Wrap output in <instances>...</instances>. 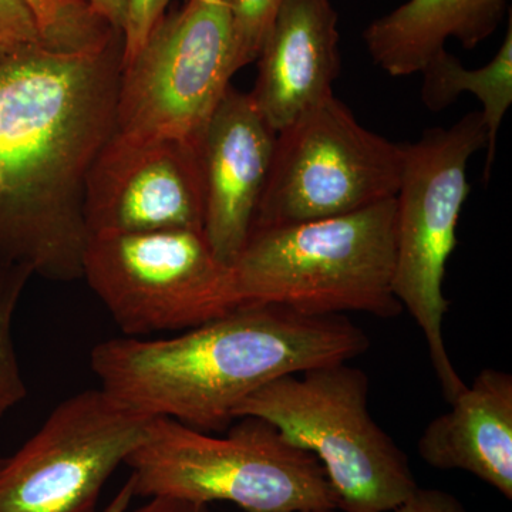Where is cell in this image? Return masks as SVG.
<instances>
[{
  "label": "cell",
  "instance_id": "cell-1",
  "mask_svg": "<svg viewBox=\"0 0 512 512\" xmlns=\"http://www.w3.org/2000/svg\"><path fill=\"white\" fill-rule=\"evenodd\" d=\"M124 33L94 53L33 46L0 63V265L83 279L90 168L117 128Z\"/></svg>",
  "mask_w": 512,
  "mask_h": 512
},
{
  "label": "cell",
  "instance_id": "cell-2",
  "mask_svg": "<svg viewBox=\"0 0 512 512\" xmlns=\"http://www.w3.org/2000/svg\"><path fill=\"white\" fill-rule=\"evenodd\" d=\"M370 346L345 315L242 305L171 339L104 340L90 367L111 400L146 417L221 431L247 397L279 377L350 362Z\"/></svg>",
  "mask_w": 512,
  "mask_h": 512
},
{
  "label": "cell",
  "instance_id": "cell-3",
  "mask_svg": "<svg viewBox=\"0 0 512 512\" xmlns=\"http://www.w3.org/2000/svg\"><path fill=\"white\" fill-rule=\"evenodd\" d=\"M396 198L328 218L254 229L231 265L239 305L312 316L363 312L393 319Z\"/></svg>",
  "mask_w": 512,
  "mask_h": 512
},
{
  "label": "cell",
  "instance_id": "cell-4",
  "mask_svg": "<svg viewBox=\"0 0 512 512\" xmlns=\"http://www.w3.org/2000/svg\"><path fill=\"white\" fill-rule=\"evenodd\" d=\"M225 437L151 417L128 454L134 497L224 501L247 512L339 510L322 464L258 417H241Z\"/></svg>",
  "mask_w": 512,
  "mask_h": 512
},
{
  "label": "cell",
  "instance_id": "cell-5",
  "mask_svg": "<svg viewBox=\"0 0 512 512\" xmlns=\"http://www.w3.org/2000/svg\"><path fill=\"white\" fill-rule=\"evenodd\" d=\"M349 362L279 377L247 397L235 420L258 417L322 464L339 511L389 512L419 488L406 454L370 416L369 377Z\"/></svg>",
  "mask_w": 512,
  "mask_h": 512
},
{
  "label": "cell",
  "instance_id": "cell-6",
  "mask_svg": "<svg viewBox=\"0 0 512 512\" xmlns=\"http://www.w3.org/2000/svg\"><path fill=\"white\" fill-rule=\"evenodd\" d=\"M487 146L480 111L450 128H430L403 144L396 194V265L393 292L423 332L434 372L448 403L467 384L444 345L443 320L450 309L443 292L446 265L457 247V225L470 195L467 167Z\"/></svg>",
  "mask_w": 512,
  "mask_h": 512
},
{
  "label": "cell",
  "instance_id": "cell-7",
  "mask_svg": "<svg viewBox=\"0 0 512 512\" xmlns=\"http://www.w3.org/2000/svg\"><path fill=\"white\" fill-rule=\"evenodd\" d=\"M403 144L363 127L332 94L278 131L254 229L328 220L396 197Z\"/></svg>",
  "mask_w": 512,
  "mask_h": 512
},
{
  "label": "cell",
  "instance_id": "cell-8",
  "mask_svg": "<svg viewBox=\"0 0 512 512\" xmlns=\"http://www.w3.org/2000/svg\"><path fill=\"white\" fill-rule=\"evenodd\" d=\"M83 278L127 336L198 328L241 306L231 266L192 229L92 235Z\"/></svg>",
  "mask_w": 512,
  "mask_h": 512
},
{
  "label": "cell",
  "instance_id": "cell-9",
  "mask_svg": "<svg viewBox=\"0 0 512 512\" xmlns=\"http://www.w3.org/2000/svg\"><path fill=\"white\" fill-rule=\"evenodd\" d=\"M234 0H187L164 13L121 70L117 128L197 141L234 77Z\"/></svg>",
  "mask_w": 512,
  "mask_h": 512
},
{
  "label": "cell",
  "instance_id": "cell-10",
  "mask_svg": "<svg viewBox=\"0 0 512 512\" xmlns=\"http://www.w3.org/2000/svg\"><path fill=\"white\" fill-rule=\"evenodd\" d=\"M150 419L100 389L64 400L0 460V512H96L104 485L144 439Z\"/></svg>",
  "mask_w": 512,
  "mask_h": 512
},
{
  "label": "cell",
  "instance_id": "cell-11",
  "mask_svg": "<svg viewBox=\"0 0 512 512\" xmlns=\"http://www.w3.org/2000/svg\"><path fill=\"white\" fill-rule=\"evenodd\" d=\"M84 215L96 234L204 229L197 141L114 131L90 168Z\"/></svg>",
  "mask_w": 512,
  "mask_h": 512
},
{
  "label": "cell",
  "instance_id": "cell-12",
  "mask_svg": "<svg viewBox=\"0 0 512 512\" xmlns=\"http://www.w3.org/2000/svg\"><path fill=\"white\" fill-rule=\"evenodd\" d=\"M276 133L249 93L229 86L197 140L204 232L231 266L247 244L274 157Z\"/></svg>",
  "mask_w": 512,
  "mask_h": 512
},
{
  "label": "cell",
  "instance_id": "cell-13",
  "mask_svg": "<svg viewBox=\"0 0 512 512\" xmlns=\"http://www.w3.org/2000/svg\"><path fill=\"white\" fill-rule=\"evenodd\" d=\"M339 16L330 0H284L258 59L252 101L278 133L332 96L340 72Z\"/></svg>",
  "mask_w": 512,
  "mask_h": 512
},
{
  "label": "cell",
  "instance_id": "cell-14",
  "mask_svg": "<svg viewBox=\"0 0 512 512\" xmlns=\"http://www.w3.org/2000/svg\"><path fill=\"white\" fill-rule=\"evenodd\" d=\"M424 429L419 453L437 470H461L512 500V376L484 369Z\"/></svg>",
  "mask_w": 512,
  "mask_h": 512
},
{
  "label": "cell",
  "instance_id": "cell-15",
  "mask_svg": "<svg viewBox=\"0 0 512 512\" xmlns=\"http://www.w3.org/2000/svg\"><path fill=\"white\" fill-rule=\"evenodd\" d=\"M510 0H407L363 32L373 63L392 77L420 73L450 39L476 49L510 12Z\"/></svg>",
  "mask_w": 512,
  "mask_h": 512
},
{
  "label": "cell",
  "instance_id": "cell-16",
  "mask_svg": "<svg viewBox=\"0 0 512 512\" xmlns=\"http://www.w3.org/2000/svg\"><path fill=\"white\" fill-rule=\"evenodd\" d=\"M421 101L433 113L446 110L461 94H473L480 101L487 127L484 183L490 181L497 154V138L512 104V15L508 12L507 32L493 59L478 69H467L453 53L441 49L423 70Z\"/></svg>",
  "mask_w": 512,
  "mask_h": 512
},
{
  "label": "cell",
  "instance_id": "cell-17",
  "mask_svg": "<svg viewBox=\"0 0 512 512\" xmlns=\"http://www.w3.org/2000/svg\"><path fill=\"white\" fill-rule=\"evenodd\" d=\"M33 20L40 43L50 52H99L120 30L101 18L86 0H19Z\"/></svg>",
  "mask_w": 512,
  "mask_h": 512
},
{
  "label": "cell",
  "instance_id": "cell-18",
  "mask_svg": "<svg viewBox=\"0 0 512 512\" xmlns=\"http://www.w3.org/2000/svg\"><path fill=\"white\" fill-rule=\"evenodd\" d=\"M32 276L26 266L0 265V423L28 396L13 339V319Z\"/></svg>",
  "mask_w": 512,
  "mask_h": 512
},
{
  "label": "cell",
  "instance_id": "cell-19",
  "mask_svg": "<svg viewBox=\"0 0 512 512\" xmlns=\"http://www.w3.org/2000/svg\"><path fill=\"white\" fill-rule=\"evenodd\" d=\"M284 0H234L235 73L256 62Z\"/></svg>",
  "mask_w": 512,
  "mask_h": 512
},
{
  "label": "cell",
  "instance_id": "cell-20",
  "mask_svg": "<svg viewBox=\"0 0 512 512\" xmlns=\"http://www.w3.org/2000/svg\"><path fill=\"white\" fill-rule=\"evenodd\" d=\"M33 46L42 43L28 10L19 0H0V63Z\"/></svg>",
  "mask_w": 512,
  "mask_h": 512
},
{
  "label": "cell",
  "instance_id": "cell-21",
  "mask_svg": "<svg viewBox=\"0 0 512 512\" xmlns=\"http://www.w3.org/2000/svg\"><path fill=\"white\" fill-rule=\"evenodd\" d=\"M170 2L171 0H127L123 66L137 55L158 20L163 18Z\"/></svg>",
  "mask_w": 512,
  "mask_h": 512
},
{
  "label": "cell",
  "instance_id": "cell-22",
  "mask_svg": "<svg viewBox=\"0 0 512 512\" xmlns=\"http://www.w3.org/2000/svg\"><path fill=\"white\" fill-rule=\"evenodd\" d=\"M393 512H468L464 504L447 491L437 488H417Z\"/></svg>",
  "mask_w": 512,
  "mask_h": 512
},
{
  "label": "cell",
  "instance_id": "cell-23",
  "mask_svg": "<svg viewBox=\"0 0 512 512\" xmlns=\"http://www.w3.org/2000/svg\"><path fill=\"white\" fill-rule=\"evenodd\" d=\"M130 483L124 485L119 497L113 501L106 512H126L128 503L133 498ZM131 512H212L210 505L191 503V501L175 500V498H148V503Z\"/></svg>",
  "mask_w": 512,
  "mask_h": 512
},
{
  "label": "cell",
  "instance_id": "cell-24",
  "mask_svg": "<svg viewBox=\"0 0 512 512\" xmlns=\"http://www.w3.org/2000/svg\"><path fill=\"white\" fill-rule=\"evenodd\" d=\"M114 29L124 33L127 23V0H86Z\"/></svg>",
  "mask_w": 512,
  "mask_h": 512
},
{
  "label": "cell",
  "instance_id": "cell-25",
  "mask_svg": "<svg viewBox=\"0 0 512 512\" xmlns=\"http://www.w3.org/2000/svg\"><path fill=\"white\" fill-rule=\"evenodd\" d=\"M299 512H339V510H311V511H299Z\"/></svg>",
  "mask_w": 512,
  "mask_h": 512
}]
</instances>
